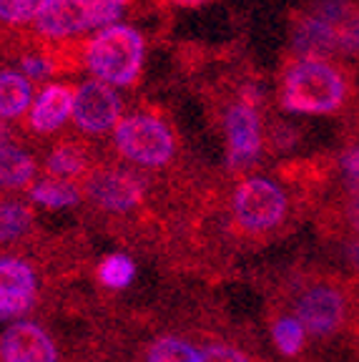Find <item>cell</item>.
<instances>
[{"label": "cell", "mask_w": 359, "mask_h": 362, "mask_svg": "<svg viewBox=\"0 0 359 362\" xmlns=\"http://www.w3.org/2000/svg\"><path fill=\"white\" fill-rule=\"evenodd\" d=\"M354 98V76L329 58H289L281 66L279 103L284 111L307 116L342 113Z\"/></svg>", "instance_id": "cell-1"}, {"label": "cell", "mask_w": 359, "mask_h": 362, "mask_svg": "<svg viewBox=\"0 0 359 362\" xmlns=\"http://www.w3.org/2000/svg\"><path fill=\"white\" fill-rule=\"evenodd\" d=\"M292 211V197L284 184L269 176H247L231 189L229 214L234 226L247 237L274 234Z\"/></svg>", "instance_id": "cell-2"}, {"label": "cell", "mask_w": 359, "mask_h": 362, "mask_svg": "<svg viewBox=\"0 0 359 362\" xmlns=\"http://www.w3.org/2000/svg\"><path fill=\"white\" fill-rule=\"evenodd\" d=\"M113 151L141 169H163L176 158L179 144L169 121L158 113L136 111L121 119L111 134Z\"/></svg>", "instance_id": "cell-3"}, {"label": "cell", "mask_w": 359, "mask_h": 362, "mask_svg": "<svg viewBox=\"0 0 359 362\" xmlns=\"http://www.w3.org/2000/svg\"><path fill=\"white\" fill-rule=\"evenodd\" d=\"M86 66L95 81L131 86L143 66V35L129 25H108L86 40Z\"/></svg>", "instance_id": "cell-4"}, {"label": "cell", "mask_w": 359, "mask_h": 362, "mask_svg": "<svg viewBox=\"0 0 359 362\" xmlns=\"http://www.w3.org/2000/svg\"><path fill=\"white\" fill-rule=\"evenodd\" d=\"M354 310V294L337 279H314L299 289L294 317L314 337H331L347 327Z\"/></svg>", "instance_id": "cell-5"}, {"label": "cell", "mask_w": 359, "mask_h": 362, "mask_svg": "<svg viewBox=\"0 0 359 362\" xmlns=\"http://www.w3.org/2000/svg\"><path fill=\"white\" fill-rule=\"evenodd\" d=\"M81 192L93 206H98L106 214H131L146 202L148 181L143 174L126 169V166L103 164L95 166L86 176Z\"/></svg>", "instance_id": "cell-6"}, {"label": "cell", "mask_w": 359, "mask_h": 362, "mask_svg": "<svg viewBox=\"0 0 359 362\" xmlns=\"http://www.w3.org/2000/svg\"><path fill=\"white\" fill-rule=\"evenodd\" d=\"M224 134H226V164L231 171H247L254 166L264 151L266 134L259 106L244 103L236 98L224 111Z\"/></svg>", "instance_id": "cell-7"}, {"label": "cell", "mask_w": 359, "mask_h": 362, "mask_svg": "<svg viewBox=\"0 0 359 362\" xmlns=\"http://www.w3.org/2000/svg\"><path fill=\"white\" fill-rule=\"evenodd\" d=\"M113 25L111 18L90 11L83 0H51L45 11L35 18L33 33L40 43H61V40H76L88 30H103Z\"/></svg>", "instance_id": "cell-8"}, {"label": "cell", "mask_w": 359, "mask_h": 362, "mask_svg": "<svg viewBox=\"0 0 359 362\" xmlns=\"http://www.w3.org/2000/svg\"><path fill=\"white\" fill-rule=\"evenodd\" d=\"M124 119V101L113 86L103 81H86L76 90L73 101V126L86 136H101L116 129Z\"/></svg>", "instance_id": "cell-9"}, {"label": "cell", "mask_w": 359, "mask_h": 362, "mask_svg": "<svg viewBox=\"0 0 359 362\" xmlns=\"http://www.w3.org/2000/svg\"><path fill=\"white\" fill-rule=\"evenodd\" d=\"M38 300V274L23 257H0V320H18Z\"/></svg>", "instance_id": "cell-10"}, {"label": "cell", "mask_w": 359, "mask_h": 362, "mask_svg": "<svg viewBox=\"0 0 359 362\" xmlns=\"http://www.w3.org/2000/svg\"><path fill=\"white\" fill-rule=\"evenodd\" d=\"M0 362H61V355L40 325L18 320L0 334Z\"/></svg>", "instance_id": "cell-11"}, {"label": "cell", "mask_w": 359, "mask_h": 362, "mask_svg": "<svg viewBox=\"0 0 359 362\" xmlns=\"http://www.w3.org/2000/svg\"><path fill=\"white\" fill-rule=\"evenodd\" d=\"M76 86L71 83H51L45 86L33 98V106L28 111V131L38 136H48L61 131L68 121L73 119Z\"/></svg>", "instance_id": "cell-12"}, {"label": "cell", "mask_w": 359, "mask_h": 362, "mask_svg": "<svg viewBox=\"0 0 359 362\" xmlns=\"http://www.w3.org/2000/svg\"><path fill=\"white\" fill-rule=\"evenodd\" d=\"M45 176L61 181H71L76 184L78 179H86L93 166V151L88 148V144L76 141V139H63L56 146L48 151L45 156Z\"/></svg>", "instance_id": "cell-13"}, {"label": "cell", "mask_w": 359, "mask_h": 362, "mask_svg": "<svg viewBox=\"0 0 359 362\" xmlns=\"http://www.w3.org/2000/svg\"><path fill=\"white\" fill-rule=\"evenodd\" d=\"M33 106V81L18 68H0V121H16Z\"/></svg>", "instance_id": "cell-14"}, {"label": "cell", "mask_w": 359, "mask_h": 362, "mask_svg": "<svg viewBox=\"0 0 359 362\" xmlns=\"http://www.w3.org/2000/svg\"><path fill=\"white\" fill-rule=\"evenodd\" d=\"M35 174H38V164L33 153L13 141L0 146V189L3 192L30 189L35 184Z\"/></svg>", "instance_id": "cell-15"}, {"label": "cell", "mask_w": 359, "mask_h": 362, "mask_svg": "<svg viewBox=\"0 0 359 362\" xmlns=\"http://www.w3.org/2000/svg\"><path fill=\"white\" fill-rule=\"evenodd\" d=\"M83 192H81L78 184H71V181H61V179H45L35 181L30 187V199L45 209H66V206H73L81 202Z\"/></svg>", "instance_id": "cell-16"}, {"label": "cell", "mask_w": 359, "mask_h": 362, "mask_svg": "<svg viewBox=\"0 0 359 362\" xmlns=\"http://www.w3.org/2000/svg\"><path fill=\"white\" fill-rule=\"evenodd\" d=\"M146 362H201V350L176 334H161L148 345Z\"/></svg>", "instance_id": "cell-17"}, {"label": "cell", "mask_w": 359, "mask_h": 362, "mask_svg": "<svg viewBox=\"0 0 359 362\" xmlns=\"http://www.w3.org/2000/svg\"><path fill=\"white\" fill-rule=\"evenodd\" d=\"M51 0H0V30L13 33L18 28L33 25Z\"/></svg>", "instance_id": "cell-18"}, {"label": "cell", "mask_w": 359, "mask_h": 362, "mask_svg": "<svg viewBox=\"0 0 359 362\" xmlns=\"http://www.w3.org/2000/svg\"><path fill=\"white\" fill-rule=\"evenodd\" d=\"M33 226V211L20 202L0 204V244L20 242Z\"/></svg>", "instance_id": "cell-19"}, {"label": "cell", "mask_w": 359, "mask_h": 362, "mask_svg": "<svg viewBox=\"0 0 359 362\" xmlns=\"http://www.w3.org/2000/svg\"><path fill=\"white\" fill-rule=\"evenodd\" d=\"M271 339L284 357H297L307 347V329L302 327L297 317L284 315L271 325Z\"/></svg>", "instance_id": "cell-20"}, {"label": "cell", "mask_w": 359, "mask_h": 362, "mask_svg": "<svg viewBox=\"0 0 359 362\" xmlns=\"http://www.w3.org/2000/svg\"><path fill=\"white\" fill-rule=\"evenodd\" d=\"M95 277L106 289H124L134 282L136 277V264L129 255H108L101 259L98 269H95Z\"/></svg>", "instance_id": "cell-21"}, {"label": "cell", "mask_w": 359, "mask_h": 362, "mask_svg": "<svg viewBox=\"0 0 359 362\" xmlns=\"http://www.w3.org/2000/svg\"><path fill=\"white\" fill-rule=\"evenodd\" d=\"M20 71L28 76L30 81H43L45 76L53 74L51 61L45 58V53L40 51V48H33V51L23 53L20 56Z\"/></svg>", "instance_id": "cell-22"}, {"label": "cell", "mask_w": 359, "mask_h": 362, "mask_svg": "<svg viewBox=\"0 0 359 362\" xmlns=\"http://www.w3.org/2000/svg\"><path fill=\"white\" fill-rule=\"evenodd\" d=\"M201 362H254V360L244 350H239V347L219 342V345H206V347H204V350H201Z\"/></svg>", "instance_id": "cell-23"}, {"label": "cell", "mask_w": 359, "mask_h": 362, "mask_svg": "<svg viewBox=\"0 0 359 362\" xmlns=\"http://www.w3.org/2000/svg\"><path fill=\"white\" fill-rule=\"evenodd\" d=\"M297 136H299V131L292 129V126L271 124L269 134H266V144H269L271 151H281V148L294 146V144H297Z\"/></svg>", "instance_id": "cell-24"}, {"label": "cell", "mask_w": 359, "mask_h": 362, "mask_svg": "<svg viewBox=\"0 0 359 362\" xmlns=\"http://www.w3.org/2000/svg\"><path fill=\"white\" fill-rule=\"evenodd\" d=\"M342 257L344 264L354 272V277H359V232H347L342 244Z\"/></svg>", "instance_id": "cell-25"}, {"label": "cell", "mask_w": 359, "mask_h": 362, "mask_svg": "<svg viewBox=\"0 0 359 362\" xmlns=\"http://www.w3.org/2000/svg\"><path fill=\"white\" fill-rule=\"evenodd\" d=\"M86 6L90 8V11L101 13V16L111 18L113 23L121 18V11H124V6L129 3V0H83Z\"/></svg>", "instance_id": "cell-26"}, {"label": "cell", "mask_w": 359, "mask_h": 362, "mask_svg": "<svg viewBox=\"0 0 359 362\" xmlns=\"http://www.w3.org/2000/svg\"><path fill=\"white\" fill-rule=\"evenodd\" d=\"M342 224L347 232H359V194H347L342 211Z\"/></svg>", "instance_id": "cell-27"}, {"label": "cell", "mask_w": 359, "mask_h": 362, "mask_svg": "<svg viewBox=\"0 0 359 362\" xmlns=\"http://www.w3.org/2000/svg\"><path fill=\"white\" fill-rule=\"evenodd\" d=\"M176 6H186V8H194V6H204V3H211V0H171Z\"/></svg>", "instance_id": "cell-28"}]
</instances>
